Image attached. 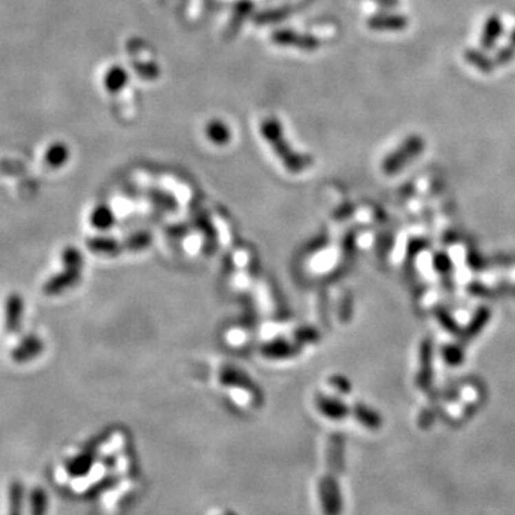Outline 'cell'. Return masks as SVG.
Segmentation results:
<instances>
[{
    "label": "cell",
    "mask_w": 515,
    "mask_h": 515,
    "mask_svg": "<svg viewBox=\"0 0 515 515\" xmlns=\"http://www.w3.org/2000/svg\"><path fill=\"white\" fill-rule=\"evenodd\" d=\"M45 349L43 341L38 335H26L12 351V358L17 364L29 362L38 358Z\"/></svg>",
    "instance_id": "5"
},
{
    "label": "cell",
    "mask_w": 515,
    "mask_h": 515,
    "mask_svg": "<svg viewBox=\"0 0 515 515\" xmlns=\"http://www.w3.org/2000/svg\"><path fill=\"white\" fill-rule=\"evenodd\" d=\"M511 45L515 46V29H514V32H512V34H511Z\"/></svg>",
    "instance_id": "14"
},
{
    "label": "cell",
    "mask_w": 515,
    "mask_h": 515,
    "mask_svg": "<svg viewBox=\"0 0 515 515\" xmlns=\"http://www.w3.org/2000/svg\"><path fill=\"white\" fill-rule=\"evenodd\" d=\"M69 158V151L63 143H53L45 154V162L50 168H61Z\"/></svg>",
    "instance_id": "10"
},
{
    "label": "cell",
    "mask_w": 515,
    "mask_h": 515,
    "mask_svg": "<svg viewBox=\"0 0 515 515\" xmlns=\"http://www.w3.org/2000/svg\"><path fill=\"white\" fill-rule=\"evenodd\" d=\"M514 58H515V46L509 43L508 46H505V48H503V49H500L498 52H496L494 61H495L496 65H507Z\"/></svg>",
    "instance_id": "12"
},
{
    "label": "cell",
    "mask_w": 515,
    "mask_h": 515,
    "mask_svg": "<svg viewBox=\"0 0 515 515\" xmlns=\"http://www.w3.org/2000/svg\"><path fill=\"white\" fill-rule=\"evenodd\" d=\"M9 515H25V487L19 481L9 487Z\"/></svg>",
    "instance_id": "8"
},
{
    "label": "cell",
    "mask_w": 515,
    "mask_h": 515,
    "mask_svg": "<svg viewBox=\"0 0 515 515\" xmlns=\"http://www.w3.org/2000/svg\"><path fill=\"white\" fill-rule=\"evenodd\" d=\"M342 438L337 434L329 445L328 458V474L321 483V496L322 505L326 515H339L342 508L341 492L338 487V474L342 468Z\"/></svg>",
    "instance_id": "1"
},
{
    "label": "cell",
    "mask_w": 515,
    "mask_h": 515,
    "mask_svg": "<svg viewBox=\"0 0 515 515\" xmlns=\"http://www.w3.org/2000/svg\"><path fill=\"white\" fill-rule=\"evenodd\" d=\"M92 224H94L95 227H99V228H106L110 222V218L106 212V209H98L95 211L94 216H92Z\"/></svg>",
    "instance_id": "13"
},
{
    "label": "cell",
    "mask_w": 515,
    "mask_h": 515,
    "mask_svg": "<svg viewBox=\"0 0 515 515\" xmlns=\"http://www.w3.org/2000/svg\"><path fill=\"white\" fill-rule=\"evenodd\" d=\"M465 59L467 62H470L472 66H475L478 70H481L484 73H490L492 72V67H494V62L487 58L485 54L480 50H475V49H470L465 52Z\"/></svg>",
    "instance_id": "11"
},
{
    "label": "cell",
    "mask_w": 515,
    "mask_h": 515,
    "mask_svg": "<svg viewBox=\"0 0 515 515\" xmlns=\"http://www.w3.org/2000/svg\"><path fill=\"white\" fill-rule=\"evenodd\" d=\"M422 149H424V140L419 136H410L394 154L386 158L383 163V171L386 174H395L397 171L406 167L411 159L419 155Z\"/></svg>",
    "instance_id": "3"
},
{
    "label": "cell",
    "mask_w": 515,
    "mask_h": 515,
    "mask_svg": "<svg viewBox=\"0 0 515 515\" xmlns=\"http://www.w3.org/2000/svg\"><path fill=\"white\" fill-rule=\"evenodd\" d=\"M49 508V498L43 488L36 487L29 495V512L30 515H46Z\"/></svg>",
    "instance_id": "9"
},
{
    "label": "cell",
    "mask_w": 515,
    "mask_h": 515,
    "mask_svg": "<svg viewBox=\"0 0 515 515\" xmlns=\"http://www.w3.org/2000/svg\"><path fill=\"white\" fill-rule=\"evenodd\" d=\"M62 260L65 269L52 277L43 286L45 293L48 295H59V293L75 286L81 280L83 258L76 248H66L63 251Z\"/></svg>",
    "instance_id": "2"
},
{
    "label": "cell",
    "mask_w": 515,
    "mask_h": 515,
    "mask_svg": "<svg viewBox=\"0 0 515 515\" xmlns=\"http://www.w3.org/2000/svg\"><path fill=\"white\" fill-rule=\"evenodd\" d=\"M408 25V21L403 16L398 14H382L375 16L370 21V26L377 30H402Z\"/></svg>",
    "instance_id": "6"
},
{
    "label": "cell",
    "mask_w": 515,
    "mask_h": 515,
    "mask_svg": "<svg viewBox=\"0 0 515 515\" xmlns=\"http://www.w3.org/2000/svg\"><path fill=\"white\" fill-rule=\"evenodd\" d=\"M503 32V25L498 16H491L488 17V21L485 22L484 32L481 36V46L485 50H490L494 48V45L498 41Z\"/></svg>",
    "instance_id": "7"
},
{
    "label": "cell",
    "mask_w": 515,
    "mask_h": 515,
    "mask_svg": "<svg viewBox=\"0 0 515 515\" xmlns=\"http://www.w3.org/2000/svg\"><path fill=\"white\" fill-rule=\"evenodd\" d=\"M25 318V299L21 293H10L5 304V326L9 334H16L22 328Z\"/></svg>",
    "instance_id": "4"
}]
</instances>
